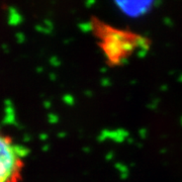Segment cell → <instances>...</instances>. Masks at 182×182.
Masks as SVG:
<instances>
[{"label":"cell","instance_id":"6da1fadb","mask_svg":"<svg viewBox=\"0 0 182 182\" xmlns=\"http://www.w3.org/2000/svg\"><path fill=\"white\" fill-rule=\"evenodd\" d=\"M93 27L100 48L110 64H119L143 47L142 37L133 32L117 30L102 22H95Z\"/></svg>","mask_w":182,"mask_h":182},{"label":"cell","instance_id":"7a4b0ae2","mask_svg":"<svg viewBox=\"0 0 182 182\" xmlns=\"http://www.w3.org/2000/svg\"><path fill=\"white\" fill-rule=\"evenodd\" d=\"M25 154L14 141L0 133V182H19L25 166Z\"/></svg>","mask_w":182,"mask_h":182}]
</instances>
